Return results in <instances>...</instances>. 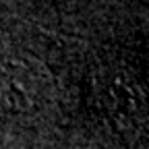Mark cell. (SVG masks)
<instances>
[{"label":"cell","mask_w":149,"mask_h":149,"mask_svg":"<svg viewBox=\"0 0 149 149\" xmlns=\"http://www.w3.org/2000/svg\"><path fill=\"white\" fill-rule=\"evenodd\" d=\"M46 93L42 68L27 58H6L2 66V102L13 114H29L40 108Z\"/></svg>","instance_id":"cell-1"},{"label":"cell","mask_w":149,"mask_h":149,"mask_svg":"<svg viewBox=\"0 0 149 149\" xmlns=\"http://www.w3.org/2000/svg\"><path fill=\"white\" fill-rule=\"evenodd\" d=\"M97 97L112 122L135 126L143 112V91L126 70H106L97 81Z\"/></svg>","instance_id":"cell-2"}]
</instances>
